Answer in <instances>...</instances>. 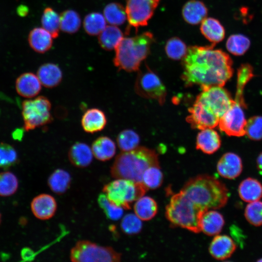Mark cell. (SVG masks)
I'll use <instances>...</instances> for the list:
<instances>
[{
	"label": "cell",
	"instance_id": "6da1fadb",
	"mask_svg": "<svg viewBox=\"0 0 262 262\" xmlns=\"http://www.w3.org/2000/svg\"><path fill=\"white\" fill-rule=\"evenodd\" d=\"M215 45L188 48L182 59L181 79L186 86L199 85L201 88L212 86H223L233 73L232 61L229 55Z\"/></svg>",
	"mask_w": 262,
	"mask_h": 262
},
{
	"label": "cell",
	"instance_id": "7a4b0ae2",
	"mask_svg": "<svg viewBox=\"0 0 262 262\" xmlns=\"http://www.w3.org/2000/svg\"><path fill=\"white\" fill-rule=\"evenodd\" d=\"M180 191L194 204L206 211L224 207L229 199V190L222 181L207 174L189 180Z\"/></svg>",
	"mask_w": 262,
	"mask_h": 262
},
{
	"label": "cell",
	"instance_id": "3957f363",
	"mask_svg": "<svg viewBox=\"0 0 262 262\" xmlns=\"http://www.w3.org/2000/svg\"><path fill=\"white\" fill-rule=\"evenodd\" d=\"M152 166H160L158 155L153 149L138 147L129 151H122L111 167V174L115 179L142 182L144 171Z\"/></svg>",
	"mask_w": 262,
	"mask_h": 262
},
{
	"label": "cell",
	"instance_id": "277c9868",
	"mask_svg": "<svg viewBox=\"0 0 262 262\" xmlns=\"http://www.w3.org/2000/svg\"><path fill=\"white\" fill-rule=\"evenodd\" d=\"M154 41L153 34L149 32L123 38L115 49V66L128 72L138 70L142 62L149 54Z\"/></svg>",
	"mask_w": 262,
	"mask_h": 262
},
{
	"label": "cell",
	"instance_id": "5b68a950",
	"mask_svg": "<svg viewBox=\"0 0 262 262\" xmlns=\"http://www.w3.org/2000/svg\"><path fill=\"white\" fill-rule=\"evenodd\" d=\"M205 212L180 191L171 196L165 215L173 226L197 233L201 231L200 220Z\"/></svg>",
	"mask_w": 262,
	"mask_h": 262
},
{
	"label": "cell",
	"instance_id": "8992f818",
	"mask_svg": "<svg viewBox=\"0 0 262 262\" xmlns=\"http://www.w3.org/2000/svg\"><path fill=\"white\" fill-rule=\"evenodd\" d=\"M115 179L104 185L102 191L110 201L124 209H130L131 204L143 196L147 190L142 182Z\"/></svg>",
	"mask_w": 262,
	"mask_h": 262
},
{
	"label": "cell",
	"instance_id": "52a82bcc",
	"mask_svg": "<svg viewBox=\"0 0 262 262\" xmlns=\"http://www.w3.org/2000/svg\"><path fill=\"white\" fill-rule=\"evenodd\" d=\"M69 257L74 262H117L120 261L121 254L112 247L80 240L71 249Z\"/></svg>",
	"mask_w": 262,
	"mask_h": 262
},
{
	"label": "cell",
	"instance_id": "ba28073f",
	"mask_svg": "<svg viewBox=\"0 0 262 262\" xmlns=\"http://www.w3.org/2000/svg\"><path fill=\"white\" fill-rule=\"evenodd\" d=\"M51 108L50 101L44 96L23 101L21 109L24 130H33L51 122Z\"/></svg>",
	"mask_w": 262,
	"mask_h": 262
},
{
	"label": "cell",
	"instance_id": "9c48e42d",
	"mask_svg": "<svg viewBox=\"0 0 262 262\" xmlns=\"http://www.w3.org/2000/svg\"><path fill=\"white\" fill-rule=\"evenodd\" d=\"M243 92V90L236 89L235 99L232 104L219 119V128L228 135L240 137L246 134L247 120L244 111L246 105Z\"/></svg>",
	"mask_w": 262,
	"mask_h": 262
},
{
	"label": "cell",
	"instance_id": "30bf717a",
	"mask_svg": "<svg viewBox=\"0 0 262 262\" xmlns=\"http://www.w3.org/2000/svg\"><path fill=\"white\" fill-rule=\"evenodd\" d=\"M134 89L142 97L155 99L161 105L165 102L166 88L159 76L147 67L138 72Z\"/></svg>",
	"mask_w": 262,
	"mask_h": 262
},
{
	"label": "cell",
	"instance_id": "8fae6325",
	"mask_svg": "<svg viewBox=\"0 0 262 262\" xmlns=\"http://www.w3.org/2000/svg\"><path fill=\"white\" fill-rule=\"evenodd\" d=\"M223 87L212 86L201 88L202 92L196 99L219 118L228 110L234 101L229 93Z\"/></svg>",
	"mask_w": 262,
	"mask_h": 262
},
{
	"label": "cell",
	"instance_id": "7c38bea8",
	"mask_svg": "<svg viewBox=\"0 0 262 262\" xmlns=\"http://www.w3.org/2000/svg\"><path fill=\"white\" fill-rule=\"evenodd\" d=\"M161 0H127L126 13L129 23L127 32L147 25Z\"/></svg>",
	"mask_w": 262,
	"mask_h": 262
},
{
	"label": "cell",
	"instance_id": "4fadbf2b",
	"mask_svg": "<svg viewBox=\"0 0 262 262\" xmlns=\"http://www.w3.org/2000/svg\"><path fill=\"white\" fill-rule=\"evenodd\" d=\"M188 112L189 115L186 119L193 129L213 128L218 124L219 117L196 100Z\"/></svg>",
	"mask_w": 262,
	"mask_h": 262
},
{
	"label": "cell",
	"instance_id": "5bb4252c",
	"mask_svg": "<svg viewBox=\"0 0 262 262\" xmlns=\"http://www.w3.org/2000/svg\"><path fill=\"white\" fill-rule=\"evenodd\" d=\"M57 208V202L50 195L40 194L33 198L31 209L33 215L40 220H48L55 214Z\"/></svg>",
	"mask_w": 262,
	"mask_h": 262
},
{
	"label": "cell",
	"instance_id": "9a60e30c",
	"mask_svg": "<svg viewBox=\"0 0 262 262\" xmlns=\"http://www.w3.org/2000/svg\"><path fill=\"white\" fill-rule=\"evenodd\" d=\"M242 161L239 155L233 152L225 153L217 164V171L222 177L232 180L238 177L243 170Z\"/></svg>",
	"mask_w": 262,
	"mask_h": 262
},
{
	"label": "cell",
	"instance_id": "2e32d148",
	"mask_svg": "<svg viewBox=\"0 0 262 262\" xmlns=\"http://www.w3.org/2000/svg\"><path fill=\"white\" fill-rule=\"evenodd\" d=\"M234 241L226 235H216L209 247L211 255L217 260H224L231 256L236 249Z\"/></svg>",
	"mask_w": 262,
	"mask_h": 262
},
{
	"label": "cell",
	"instance_id": "e0dca14e",
	"mask_svg": "<svg viewBox=\"0 0 262 262\" xmlns=\"http://www.w3.org/2000/svg\"><path fill=\"white\" fill-rule=\"evenodd\" d=\"M107 122V117L104 112L96 108L87 110L81 119V125L83 130L89 133L102 131L105 127Z\"/></svg>",
	"mask_w": 262,
	"mask_h": 262
},
{
	"label": "cell",
	"instance_id": "ac0fdd59",
	"mask_svg": "<svg viewBox=\"0 0 262 262\" xmlns=\"http://www.w3.org/2000/svg\"><path fill=\"white\" fill-rule=\"evenodd\" d=\"M41 84L37 76L31 72H26L17 78L16 88L19 95L26 98H32L40 93Z\"/></svg>",
	"mask_w": 262,
	"mask_h": 262
},
{
	"label": "cell",
	"instance_id": "d6986e66",
	"mask_svg": "<svg viewBox=\"0 0 262 262\" xmlns=\"http://www.w3.org/2000/svg\"><path fill=\"white\" fill-rule=\"evenodd\" d=\"M221 144L219 135L213 128L201 130L197 135L196 148L204 153L213 154L220 148Z\"/></svg>",
	"mask_w": 262,
	"mask_h": 262
},
{
	"label": "cell",
	"instance_id": "ffe728a7",
	"mask_svg": "<svg viewBox=\"0 0 262 262\" xmlns=\"http://www.w3.org/2000/svg\"><path fill=\"white\" fill-rule=\"evenodd\" d=\"M93 154L91 148L86 144L76 142L69 148L68 158L72 165L79 168L89 165L92 162Z\"/></svg>",
	"mask_w": 262,
	"mask_h": 262
},
{
	"label": "cell",
	"instance_id": "44dd1931",
	"mask_svg": "<svg viewBox=\"0 0 262 262\" xmlns=\"http://www.w3.org/2000/svg\"><path fill=\"white\" fill-rule=\"evenodd\" d=\"M208 10L201 1L190 0L185 3L182 9V16L185 22L195 25L201 23L206 18Z\"/></svg>",
	"mask_w": 262,
	"mask_h": 262
},
{
	"label": "cell",
	"instance_id": "7402d4cb",
	"mask_svg": "<svg viewBox=\"0 0 262 262\" xmlns=\"http://www.w3.org/2000/svg\"><path fill=\"white\" fill-rule=\"evenodd\" d=\"M37 76L41 84L48 88L57 86L63 79L62 71L59 66L50 63L41 65L37 70Z\"/></svg>",
	"mask_w": 262,
	"mask_h": 262
},
{
	"label": "cell",
	"instance_id": "603a6c76",
	"mask_svg": "<svg viewBox=\"0 0 262 262\" xmlns=\"http://www.w3.org/2000/svg\"><path fill=\"white\" fill-rule=\"evenodd\" d=\"M225 224L223 216L220 213L213 210L205 212L200 220V229L208 236L218 234Z\"/></svg>",
	"mask_w": 262,
	"mask_h": 262
},
{
	"label": "cell",
	"instance_id": "cb8c5ba5",
	"mask_svg": "<svg viewBox=\"0 0 262 262\" xmlns=\"http://www.w3.org/2000/svg\"><path fill=\"white\" fill-rule=\"evenodd\" d=\"M200 30L202 34L212 43L215 45L221 42L225 37V30L217 19L206 17L201 23Z\"/></svg>",
	"mask_w": 262,
	"mask_h": 262
},
{
	"label": "cell",
	"instance_id": "d4e9b609",
	"mask_svg": "<svg viewBox=\"0 0 262 262\" xmlns=\"http://www.w3.org/2000/svg\"><path fill=\"white\" fill-rule=\"evenodd\" d=\"M52 36L43 28H33L29 33L28 41L35 51L44 53L49 50L53 44Z\"/></svg>",
	"mask_w": 262,
	"mask_h": 262
},
{
	"label": "cell",
	"instance_id": "484cf974",
	"mask_svg": "<svg viewBox=\"0 0 262 262\" xmlns=\"http://www.w3.org/2000/svg\"><path fill=\"white\" fill-rule=\"evenodd\" d=\"M93 156L98 160L105 162L111 159L116 152V146L114 141L106 136L97 138L91 147Z\"/></svg>",
	"mask_w": 262,
	"mask_h": 262
},
{
	"label": "cell",
	"instance_id": "4316f807",
	"mask_svg": "<svg viewBox=\"0 0 262 262\" xmlns=\"http://www.w3.org/2000/svg\"><path fill=\"white\" fill-rule=\"evenodd\" d=\"M238 190L241 199L246 202L259 200L262 197V184L254 178H247L242 180Z\"/></svg>",
	"mask_w": 262,
	"mask_h": 262
},
{
	"label": "cell",
	"instance_id": "83f0119b",
	"mask_svg": "<svg viewBox=\"0 0 262 262\" xmlns=\"http://www.w3.org/2000/svg\"><path fill=\"white\" fill-rule=\"evenodd\" d=\"M121 30L115 25L107 26L99 34L98 42L101 47L107 50L115 49L123 38Z\"/></svg>",
	"mask_w": 262,
	"mask_h": 262
},
{
	"label": "cell",
	"instance_id": "f1b7e54d",
	"mask_svg": "<svg viewBox=\"0 0 262 262\" xmlns=\"http://www.w3.org/2000/svg\"><path fill=\"white\" fill-rule=\"evenodd\" d=\"M134 213L143 221L152 219L158 212V205L151 197L143 196L137 199L133 206Z\"/></svg>",
	"mask_w": 262,
	"mask_h": 262
},
{
	"label": "cell",
	"instance_id": "f546056e",
	"mask_svg": "<svg viewBox=\"0 0 262 262\" xmlns=\"http://www.w3.org/2000/svg\"><path fill=\"white\" fill-rule=\"evenodd\" d=\"M71 181V176L68 172L62 169H57L49 176L48 184L52 192L61 195L68 190Z\"/></svg>",
	"mask_w": 262,
	"mask_h": 262
},
{
	"label": "cell",
	"instance_id": "4dcf8cb0",
	"mask_svg": "<svg viewBox=\"0 0 262 262\" xmlns=\"http://www.w3.org/2000/svg\"><path fill=\"white\" fill-rule=\"evenodd\" d=\"M250 39L242 34H233L230 35L226 43L227 49L235 56L244 55L249 49Z\"/></svg>",
	"mask_w": 262,
	"mask_h": 262
},
{
	"label": "cell",
	"instance_id": "1f68e13d",
	"mask_svg": "<svg viewBox=\"0 0 262 262\" xmlns=\"http://www.w3.org/2000/svg\"><path fill=\"white\" fill-rule=\"evenodd\" d=\"M42 27L52 35L53 38L58 36L60 29V16L52 8H46L41 17Z\"/></svg>",
	"mask_w": 262,
	"mask_h": 262
},
{
	"label": "cell",
	"instance_id": "d6a6232c",
	"mask_svg": "<svg viewBox=\"0 0 262 262\" xmlns=\"http://www.w3.org/2000/svg\"><path fill=\"white\" fill-rule=\"evenodd\" d=\"M103 16L108 23L115 26L123 24L127 18L125 9L117 2L107 4L104 9Z\"/></svg>",
	"mask_w": 262,
	"mask_h": 262
},
{
	"label": "cell",
	"instance_id": "836d02e7",
	"mask_svg": "<svg viewBox=\"0 0 262 262\" xmlns=\"http://www.w3.org/2000/svg\"><path fill=\"white\" fill-rule=\"evenodd\" d=\"M106 21L103 15L98 12H92L85 16L83 28L88 34L96 35L99 34L106 27Z\"/></svg>",
	"mask_w": 262,
	"mask_h": 262
},
{
	"label": "cell",
	"instance_id": "e575fe53",
	"mask_svg": "<svg viewBox=\"0 0 262 262\" xmlns=\"http://www.w3.org/2000/svg\"><path fill=\"white\" fill-rule=\"evenodd\" d=\"M60 16V29L67 33H76L81 26V19L79 14L73 10H66Z\"/></svg>",
	"mask_w": 262,
	"mask_h": 262
},
{
	"label": "cell",
	"instance_id": "d590c367",
	"mask_svg": "<svg viewBox=\"0 0 262 262\" xmlns=\"http://www.w3.org/2000/svg\"><path fill=\"white\" fill-rule=\"evenodd\" d=\"M187 49L185 43L178 37H173L169 39L165 46V51L167 56L174 60L182 59L186 55Z\"/></svg>",
	"mask_w": 262,
	"mask_h": 262
},
{
	"label": "cell",
	"instance_id": "8d00e7d4",
	"mask_svg": "<svg viewBox=\"0 0 262 262\" xmlns=\"http://www.w3.org/2000/svg\"><path fill=\"white\" fill-rule=\"evenodd\" d=\"M116 141L119 149L122 151H129L138 147L140 137L134 131L124 130L118 134Z\"/></svg>",
	"mask_w": 262,
	"mask_h": 262
},
{
	"label": "cell",
	"instance_id": "74e56055",
	"mask_svg": "<svg viewBox=\"0 0 262 262\" xmlns=\"http://www.w3.org/2000/svg\"><path fill=\"white\" fill-rule=\"evenodd\" d=\"M163 177L160 166H152L144 171L142 182L147 189H155L162 185Z\"/></svg>",
	"mask_w": 262,
	"mask_h": 262
},
{
	"label": "cell",
	"instance_id": "f35d334b",
	"mask_svg": "<svg viewBox=\"0 0 262 262\" xmlns=\"http://www.w3.org/2000/svg\"><path fill=\"white\" fill-rule=\"evenodd\" d=\"M18 186L16 177L12 172L0 173V196H8L16 193Z\"/></svg>",
	"mask_w": 262,
	"mask_h": 262
},
{
	"label": "cell",
	"instance_id": "ab89813d",
	"mask_svg": "<svg viewBox=\"0 0 262 262\" xmlns=\"http://www.w3.org/2000/svg\"><path fill=\"white\" fill-rule=\"evenodd\" d=\"M98 201L100 207L110 219L117 220L122 216L124 209L110 201L104 193L99 195Z\"/></svg>",
	"mask_w": 262,
	"mask_h": 262
},
{
	"label": "cell",
	"instance_id": "60d3db41",
	"mask_svg": "<svg viewBox=\"0 0 262 262\" xmlns=\"http://www.w3.org/2000/svg\"><path fill=\"white\" fill-rule=\"evenodd\" d=\"M246 220L256 227L262 225V202L257 200L248 204L245 210Z\"/></svg>",
	"mask_w": 262,
	"mask_h": 262
},
{
	"label": "cell",
	"instance_id": "b9f144b4",
	"mask_svg": "<svg viewBox=\"0 0 262 262\" xmlns=\"http://www.w3.org/2000/svg\"><path fill=\"white\" fill-rule=\"evenodd\" d=\"M18 161L17 153L10 145L0 143V167L7 169Z\"/></svg>",
	"mask_w": 262,
	"mask_h": 262
},
{
	"label": "cell",
	"instance_id": "7bdbcfd3",
	"mask_svg": "<svg viewBox=\"0 0 262 262\" xmlns=\"http://www.w3.org/2000/svg\"><path fill=\"white\" fill-rule=\"evenodd\" d=\"M120 227L125 234L134 235L141 231L142 223L141 220L135 213H128L123 217Z\"/></svg>",
	"mask_w": 262,
	"mask_h": 262
},
{
	"label": "cell",
	"instance_id": "ee69618b",
	"mask_svg": "<svg viewBox=\"0 0 262 262\" xmlns=\"http://www.w3.org/2000/svg\"><path fill=\"white\" fill-rule=\"evenodd\" d=\"M245 131L246 134L250 139H262V116L256 115L250 118L246 121Z\"/></svg>",
	"mask_w": 262,
	"mask_h": 262
},
{
	"label": "cell",
	"instance_id": "f6af8a7d",
	"mask_svg": "<svg viewBox=\"0 0 262 262\" xmlns=\"http://www.w3.org/2000/svg\"><path fill=\"white\" fill-rule=\"evenodd\" d=\"M21 257L24 261L32 260L34 257L33 251L30 248L25 247L21 251Z\"/></svg>",
	"mask_w": 262,
	"mask_h": 262
},
{
	"label": "cell",
	"instance_id": "bcb514c9",
	"mask_svg": "<svg viewBox=\"0 0 262 262\" xmlns=\"http://www.w3.org/2000/svg\"><path fill=\"white\" fill-rule=\"evenodd\" d=\"M17 13L21 16H26L28 13V9L25 5H20L17 9Z\"/></svg>",
	"mask_w": 262,
	"mask_h": 262
},
{
	"label": "cell",
	"instance_id": "7dc6e473",
	"mask_svg": "<svg viewBox=\"0 0 262 262\" xmlns=\"http://www.w3.org/2000/svg\"><path fill=\"white\" fill-rule=\"evenodd\" d=\"M256 164L258 170L262 173V152L258 155L257 158Z\"/></svg>",
	"mask_w": 262,
	"mask_h": 262
},
{
	"label": "cell",
	"instance_id": "c3c4849f",
	"mask_svg": "<svg viewBox=\"0 0 262 262\" xmlns=\"http://www.w3.org/2000/svg\"><path fill=\"white\" fill-rule=\"evenodd\" d=\"M257 261H258V262H262V259H260V260H258Z\"/></svg>",
	"mask_w": 262,
	"mask_h": 262
},
{
	"label": "cell",
	"instance_id": "681fc988",
	"mask_svg": "<svg viewBox=\"0 0 262 262\" xmlns=\"http://www.w3.org/2000/svg\"></svg>",
	"mask_w": 262,
	"mask_h": 262
}]
</instances>
